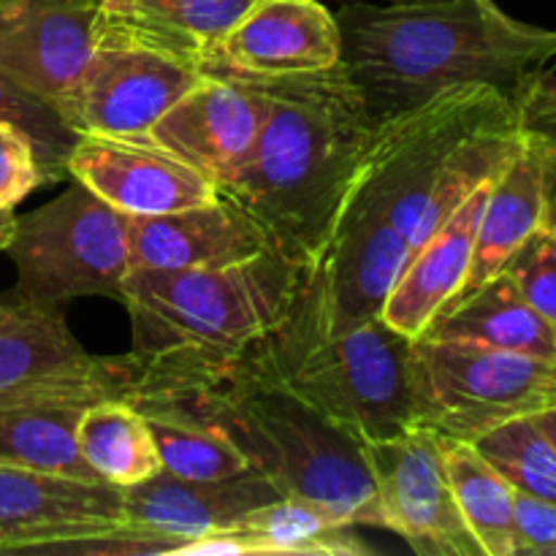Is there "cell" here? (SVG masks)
<instances>
[{"label":"cell","instance_id":"cell-17","mask_svg":"<svg viewBox=\"0 0 556 556\" xmlns=\"http://www.w3.org/2000/svg\"><path fill=\"white\" fill-rule=\"evenodd\" d=\"M286 497L255 467L217 481H188L168 470L123 489L125 521L157 535L182 538V556H195L204 538L231 532L255 508Z\"/></svg>","mask_w":556,"mask_h":556},{"label":"cell","instance_id":"cell-34","mask_svg":"<svg viewBox=\"0 0 556 556\" xmlns=\"http://www.w3.org/2000/svg\"><path fill=\"white\" fill-rule=\"evenodd\" d=\"M532 421H535V427L546 434V440L554 445V451H556V407L538 413V416H532Z\"/></svg>","mask_w":556,"mask_h":556},{"label":"cell","instance_id":"cell-16","mask_svg":"<svg viewBox=\"0 0 556 556\" xmlns=\"http://www.w3.org/2000/svg\"><path fill=\"white\" fill-rule=\"evenodd\" d=\"M340 58V22L320 0H255L204 60V71L291 76L334 68Z\"/></svg>","mask_w":556,"mask_h":556},{"label":"cell","instance_id":"cell-21","mask_svg":"<svg viewBox=\"0 0 556 556\" xmlns=\"http://www.w3.org/2000/svg\"><path fill=\"white\" fill-rule=\"evenodd\" d=\"M421 340L470 342L556 362V326L521 296L505 271L451 304Z\"/></svg>","mask_w":556,"mask_h":556},{"label":"cell","instance_id":"cell-4","mask_svg":"<svg viewBox=\"0 0 556 556\" xmlns=\"http://www.w3.org/2000/svg\"><path fill=\"white\" fill-rule=\"evenodd\" d=\"M348 76L375 123L459 85L505 96L556 60V30L527 25L494 0L348 3L337 14Z\"/></svg>","mask_w":556,"mask_h":556},{"label":"cell","instance_id":"cell-33","mask_svg":"<svg viewBox=\"0 0 556 556\" xmlns=\"http://www.w3.org/2000/svg\"><path fill=\"white\" fill-rule=\"evenodd\" d=\"M516 556H556V503L516 492Z\"/></svg>","mask_w":556,"mask_h":556},{"label":"cell","instance_id":"cell-14","mask_svg":"<svg viewBox=\"0 0 556 556\" xmlns=\"http://www.w3.org/2000/svg\"><path fill=\"white\" fill-rule=\"evenodd\" d=\"M264 117L266 96L255 81L228 71H204L147 136L220 190L248 157Z\"/></svg>","mask_w":556,"mask_h":556},{"label":"cell","instance_id":"cell-36","mask_svg":"<svg viewBox=\"0 0 556 556\" xmlns=\"http://www.w3.org/2000/svg\"><path fill=\"white\" fill-rule=\"evenodd\" d=\"M543 228H546V231L556 239V190L548 195L546 212H543Z\"/></svg>","mask_w":556,"mask_h":556},{"label":"cell","instance_id":"cell-11","mask_svg":"<svg viewBox=\"0 0 556 556\" xmlns=\"http://www.w3.org/2000/svg\"><path fill=\"white\" fill-rule=\"evenodd\" d=\"M362 445L383 530L421 556H483L456 505L440 434L432 427H413Z\"/></svg>","mask_w":556,"mask_h":556},{"label":"cell","instance_id":"cell-26","mask_svg":"<svg viewBox=\"0 0 556 556\" xmlns=\"http://www.w3.org/2000/svg\"><path fill=\"white\" fill-rule=\"evenodd\" d=\"M440 451L456 505L483 556H516V489L483 459L472 443L440 434Z\"/></svg>","mask_w":556,"mask_h":556},{"label":"cell","instance_id":"cell-35","mask_svg":"<svg viewBox=\"0 0 556 556\" xmlns=\"http://www.w3.org/2000/svg\"><path fill=\"white\" fill-rule=\"evenodd\" d=\"M16 215L11 210H0V250H9L11 239H14Z\"/></svg>","mask_w":556,"mask_h":556},{"label":"cell","instance_id":"cell-8","mask_svg":"<svg viewBox=\"0 0 556 556\" xmlns=\"http://www.w3.org/2000/svg\"><path fill=\"white\" fill-rule=\"evenodd\" d=\"M424 421L472 443L514 418L556 407V362L470 342L416 340Z\"/></svg>","mask_w":556,"mask_h":556},{"label":"cell","instance_id":"cell-12","mask_svg":"<svg viewBox=\"0 0 556 556\" xmlns=\"http://www.w3.org/2000/svg\"><path fill=\"white\" fill-rule=\"evenodd\" d=\"M123 527L128 521L119 486L0 465V554H49Z\"/></svg>","mask_w":556,"mask_h":556},{"label":"cell","instance_id":"cell-25","mask_svg":"<svg viewBox=\"0 0 556 556\" xmlns=\"http://www.w3.org/2000/svg\"><path fill=\"white\" fill-rule=\"evenodd\" d=\"M85 407L65 402L0 405V465L101 481L76 445V424Z\"/></svg>","mask_w":556,"mask_h":556},{"label":"cell","instance_id":"cell-22","mask_svg":"<svg viewBox=\"0 0 556 556\" xmlns=\"http://www.w3.org/2000/svg\"><path fill=\"white\" fill-rule=\"evenodd\" d=\"M255 0H101L98 20L195 60L204 71L228 30Z\"/></svg>","mask_w":556,"mask_h":556},{"label":"cell","instance_id":"cell-20","mask_svg":"<svg viewBox=\"0 0 556 556\" xmlns=\"http://www.w3.org/2000/svg\"><path fill=\"white\" fill-rule=\"evenodd\" d=\"M552 193L554 179L546 152L521 134L519 150L510 155V161L489 188L481 223H478L476 248H472L470 275L459 299L505 269L519 244L543 226V212Z\"/></svg>","mask_w":556,"mask_h":556},{"label":"cell","instance_id":"cell-37","mask_svg":"<svg viewBox=\"0 0 556 556\" xmlns=\"http://www.w3.org/2000/svg\"><path fill=\"white\" fill-rule=\"evenodd\" d=\"M389 5H416V3H438V0H383Z\"/></svg>","mask_w":556,"mask_h":556},{"label":"cell","instance_id":"cell-28","mask_svg":"<svg viewBox=\"0 0 556 556\" xmlns=\"http://www.w3.org/2000/svg\"><path fill=\"white\" fill-rule=\"evenodd\" d=\"M472 445L516 492L556 503V451L532 416L500 424Z\"/></svg>","mask_w":556,"mask_h":556},{"label":"cell","instance_id":"cell-1","mask_svg":"<svg viewBox=\"0 0 556 556\" xmlns=\"http://www.w3.org/2000/svg\"><path fill=\"white\" fill-rule=\"evenodd\" d=\"M521 144L514 101L459 85L380 119L309 264L334 293L383 304L410 255Z\"/></svg>","mask_w":556,"mask_h":556},{"label":"cell","instance_id":"cell-32","mask_svg":"<svg viewBox=\"0 0 556 556\" xmlns=\"http://www.w3.org/2000/svg\"><path fill=\"white\" fill-rule=\"evenodd\" d=\"M41 182L33 141L25 130L0 119V210H14Z\"/></svg>","mask_w":556,"mask_h":556},{"label":"cell","instance_id":"cell-27","mask_svg":"<svg viewBox=\"0 0 556 556\" xmlns=\"http://www.w3.org/2000/svg\"><path fill=\"white\" fill-rule=\"evenodd\" d=\"M136 407L144 413L155 438L163 470L188 481H217L250 470V462L226 432L212 424L157 400V396H134Z\"/></svg>","mask_w":556,"mask_h":556},{"label":"cell","instance_id":"cell-7","mask_svg":"<svg viewBox=\"0 0 556 556\" xmlns=\"http://www.w3.org/2000/svg\"><path fill=\"white\" fill-rule=\"evenodd\" d=\"M14 296L63 307L81 296L119 299L130 271V217L76 182L30 215L16 217L9 250Z\"/></svg>","mask_w":556,"mask_h":556},{"label":"cell","instance_id":"cell-5","mask_svg":"<svg viewBox=\"0 0 556 556\" xmlns=\"http://www.w3.org/2000/svg\"><path fill=\"white\" fill-rule=\"evenodd\" d=\"M304 269L275 248L206 269H130L119 288L134 356L237 358L286 320Z\"/></svg>","mask_w":556,"mask_h":556},{"label":"cell","instance_id":"cell-19","mask_svg":"<svg viewBox=\"0 0 556 556\" xmlns=\"http://www.w3.org/2000/svg\"><path fill=\"white\" fill-rule=\"evenodd\" d=\"M492 182L481 185L470 199L462 201L459 210L410 255L396 277L380 318L407 340H421L438 315L459 299L470 275L478 223Z\"/></svg>","mask_w":556,"mask_h":556},{"label":"cell","instance_id":"cell-9","mask_svg":"<svg viewBox=\"0 0 556 556\" xmlns=\"http://www.w3.org/2000/svg\"><path fill=\"white\" fill-rule=\"evenodd\" d=\"M201 74L195 60L98 20L96 49L54 112L76 136H147Z\"/></svg>","mask_w":556,"mask_h":556},{"label":"cell","instance_id":"cell-31","mask_svg":"<svg viewBox=\"0 0 556 556\" xmlns=\"http://www.w3.org/2000/svg\"><path fill=\"white\" fill-rule=\"evenodd\" d=\"M510 101L521 134L546 152L556 190V74L548 68L532 71L516 85Z\"/></svg>","mask_w":556,"mask_h":556},{"label":"cell","instance_id":"cell-10","mask_svg":"<svg viewBox=\"0 0 556 556\" xmlns=\"http://www.w3.org/2000/svg\"><path fill=\"white\" fill-rule=\"evenodd\" d=\"M141 364L101 358L79 345L58 307L0 302V405L65 402L92 405L109 396L130 400Z\"/></svg>","mask_w":556,"mask_h":556},{"label":"cell","instance_id":"cell-2","mask_svg":"<svg viewBox=\"0 0 556 556\" xmlns=\"http://www.w3.org/2000/svg\"><path fill=\"white\" fill-rule=\"evenodd\" d=\"M244 79L266 96V117L220 193L258 223L277 253L307 269L378 123L342 63Z\"/></svg>","mask_w":556,"mask_h":556},{"label":"cell","instance_id":"cell-3","mask_svg":"<svg viewBox=\"0 0 556 556\" xmlns=\"http://www.w3.org/2000/svg\"><path fill=\"white\" fill-rule=\"evenodd\" d=\"M139 364L134 396H157L226 432L250 467L286 497L320 505L345 525L380 527L364 445L280 383L250 372L237 358Z\"/></svg>","mask_w":556,"mask_h":556},{"label":"cell","instance_id":"cell-23","mask_svg":"<svg viewBox=\"0 0 556 556\" xmlns=\"http://www.w3.org/2000/svg\"><path fill=\"white\" fill-rule=\"evenodd\" d=\"M76 445L87 467L112 486H136L163 470L144 413L125 396L87 405L76 424Z\"/></svg>","mask_w":556,"mask_h":556},{"label":"cell","instance_id":"cell-13","mask_svg":"<svg viewBox=\"0 0 556 556\" xmlns=\"http://www.w3.org/2000/svg\"><path fill=\"white\" fill-rule=\"evenodd\" d=\"M68 177L128 217L166 215L220 195L210 177L150 136H79Z\"/></svg>","mask_w":556,"mask_h":556},{"label":"cell","instance_id":"cell-29","mask_svg":"<svg viewBox=\"0 0 556 556\" xmlns=\"http://www.w3.org/2000/svg\"><path fill=\"white\" fill-rule=\"evenodd\" d=\"M0 119L25 130L27 139L33 141L43 182H60L68 177L71 147L79 136L63 123V117L49 103L22 90L5 74H0Z\"/></svg>","mask_w":556,"mask_h":556},{"label":"cell","instance_id":"cell-6","mask_svg":"<svg viewBox=\"0 0 556 556\" xmlns=\"http://www.w3.org/2000/svg\"><path fill=\"white\" fill-rule=\"evenodd\" d=\"M271 383L307 402L358 443L427 427L416 342L383 318L315 348Z\"/></svg>","mask_w":556,"mask_h":556},{"label":"cell","instance_id":"cell-30","mask_svg":"<svg viewBox=\"0 0 556 556\" xmlns=\"http://www.w3.org/2000/svg\"><path fill=\"white\" fill-rule=\"evenodd\" d=\"M521 296L556 326V239L546 228L532 231L505 264Z\"/></svg>","mask_w":556,"mask_h":556},{"label":"cell","instance_id":"cell-24","mask_svg":"<svg viewBox=\"0 0 556 556\" xmlns=\"http://www.w3.org/2000/svg\"><path fill=\"white\" fill-rule=\"evenodd\" d=\"M228 535L242 554H315L358 556L372 548L320 505L299 497H280L244 516Z\"/></svg>","mask_w":556,"mask_h":556},{"label":"cell","instance_id":"cell-18","mask_svg":"<svg viewBox=\"0 0 556 556\" xmlns=\"http://www.w3.org/2000/svg\"><path fill=\"white\" fill-rule=\"evenodd\" d=\"M269 248V237L258 223L223 193L188 210L130 217V269L228 266Z\"/></svg>","mask_w":556,"mask_h":556},{"label":"cell","instance_id":"cell-15","mask_svg":"<svg viewBox=\"0 0 556 556\" xmlns=\"http://www.w3.org/2000/svg\"><path fill=\"white\" fill-rule=\"evenodd\" d=\"M101 0H0V74L54 103L96 49Z\"/></svg>","mask_w":556,"mask_h":556}]
</instances>
